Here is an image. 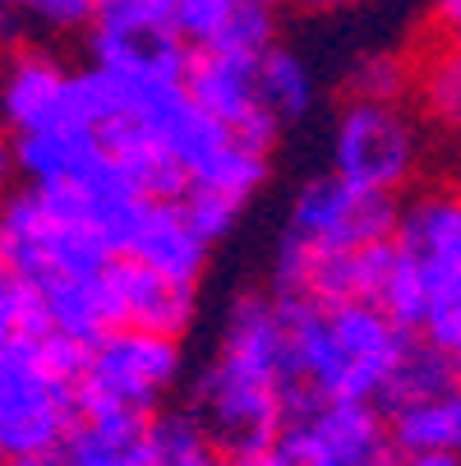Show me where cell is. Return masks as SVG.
I'll list each match as a JSON object with an SVG mask.
<instances>
[{"label":"cell","mask_w":461,"mask_h":466,"mask_svg":"<svg viewBox=\"0 0 461 466\" xmlns=\"http://www.w3.org/2000/svg\"><path fill=\"white\" fill-rule=\"evenodd\" d=\"M291 305L296 374L300 392L351 397V402H383L392 370L411 347V328H402L374 300H305Z\"/></svg>","instance_id":"1"},{"label":"cell","mask_w":461,"mask_h":466,"mask_svg":"<svg viewBox=\"0 0 461 466\" xmlns=\"http://www.w3.org/2000/svg\"><path fill=\"white\" fill-rule=\"evenodd\" d=\"M88 342L60 328H37L0 356V457H55L84 420Z\"/></svg>","instance_id":"2"},{"label":"cell","mask_w":461,"mask_h":466,"mask_svg":"<svg viewBox=\"0 0 461 466\" xmlns=\"http://www.w3.org/2000/svg\"><path fill=\"white\" fill-rule=\"evenodd\" d=\"M115 263V245L97 231L84 204L60 185H24L0 198V268L55 291L97 278Z\"/></svg>","instance_id":"3"},{"label":"cell","mask_w":461,"mask_h":466,"mask_svg":"<svg viewBox=\"0 0 461 466\" xmlns=\"http://www.w3.org/2000/svg\"><path fill=\"white\" fill-rule=\"evenodd\" d=\"M300 383L263 360L217 347L189 392V411L208 425L222 457H263L282 439Z\"/></svg>","instance_id":"4"},{"label":"cell","mask_w":461,"mask_h":466,"mask_svg":"<svg viewBox=\"0 0 461 466\" xmlns=\"http://www.w3.org/2000/svg\"><path fill=\"white\" fill-rule=\"evenodd\" d=\"M180 338L120 323L88 347L79 379L84 416H157V407L180 388Z\"/></svg>","instance_id":"5"},{"label":"cell","mask_w":461,"mask_h":466,"mask_svg":"<svg viewBox=\"0 0 461 466\" xmlns=\"http://www.w3.org/2000/svg\"><path fill=\"white\" fill-rule=\"evenodd\" d=\"M402 448L392 439L387 411L378 402L300 392L296 411L263 452V466H397Z\"/></svg>","instance_id":"6"},{"label":"cell","mask_w":461,"mask_h":466,"mask_svg":"<svg viewBox=\"0 0 461 466\" xmlns=\"http://www.w3.org/2000/svg\"><path fill=\"white\" fill-rule=\"evenodd\" d=\"M425 167V129L406 97H346L333 120V171L365 189L402 194Z\"/></svg>","instance_id":"7"},{"label":"cell","mask_w":461,"mask_h":466,"mask_svg":"<svg viewBox=\"0 0 461 466\" xmlns=\"http://www.w3.org/2000/svg\"><path fill=\"white\" fill-rule=\"evenodd\" d=\"M397 263V240H369L356 249H318L282 231L273 249V291L305 300H383Z\"/></svg>","instance_id":"8"},{"label":"cell","mask_w":461,"mask_h":466,"mask_svg":"<svg viewBox=\"0 0 461 466\" xmlns=\"http://www.w3.org/2000/svg\"><path fill=\"white\" fill-rule=\"evenodd\" d=\"M397 218H402L397 194L365 189V185L346 180L342 171H327L296 189L286 231L318 249H356L369 240H392Z\"/></svg>","instance_id":"9"},{"label":"cell","mask_w":461,"mask_h":466,"mask_svg":"<svg viewBox=\"0 0 461 466\" xmlns=\"http://www.w3.org/2000/svg\"><path fill=\"white\" fill-rule=\"evenodd\" d=\"M0 116L15 135L93 125L84 70H70L42 46H19L0 65Z\"/></svg>","instance_id":"10"},{"label":"cell","mask_w":461,"mask_h":466,"mask_svg":"<svg viewBox=\"0 0 461 466\" xmlns=\"http://www.w3.org/2000/svg\"><path fill=\"white\" fill-rule=\"evenodd\" d=\"M185 88L208 116H217L240 139H254L273 148L282 135V120L268 111L258 88V60L231 56V51H189L185 65Z\"/></svg>","instance_id":"11"},{"label":"cell","mask_w":461,"mask_h":466,"mask_svg":"<svg viewBox=\"0 0 461 466\" xmlns=\"http://www.w3.org/2000/svg\"><path fill=\"white\" fill-rule=\"evenodd\" d=\"M397 254L411 263L425 282V296L429 287L447 282L461 273V189H420L411 204H402V218H397Z\"/></svg>","instance_id":"12"},{"label":"cell","mask_w":461,"mask_h":466,"mask_svg":"<svg viewBox=\"0 0 461 466\" xmlns=\"http://www.w3.org/2000/svg\"><path fill=\"white\" fill-rule=\"evenodd\" d=\"M111 282H115L120 323L166 332V338H185L194 328V319H199V282L166 278L129 254H120L111 263Z\"/></svg>","instance_id":"13"},{"label":"cell","mask_w":461,"mask_h":466,"mask_svg":"<svg viewBox=\"0 0 461 466\" xmlns=\"http://www.w3.org/2000/svg\"><path fill=\"white\" fill-rule=\"evenodd\" d=\"M125 254L148 263V268L180 278V282H199L208 268L213 240L194 227V218L185 213L180 198H148L135 231L125 240Z\"/></svg>","instance_id":"14"},{"label":"cell","mask_w":461,"mask_h":466,"mask_svg":"<svg viewBox=\"0 0 461 466\" xmlns=\"http://www.w3.org/2000/svg\"><path fill=\"white\" fill-rule=\"evenodd\" d=\"M102 157H106V144L93 125L15 135V167L28 185H70L88 176Z\"/></svg>","instance_id":"15"},{"label":"cell","mask_w":461,"mask_h":466,"mask_svg":"<svg viewBox=\"0 0 461 466\" xmlns=\"http://www.w3.org/2000/svg\"><path fill=\"white\" fill-rule=\"evenodd\" d=\"M60 466H148V416H84L55 452Z\"/></svg>","instance_id":"16"},{"label":"cell","mask_w":461,"mask_h":466,"mask_svg":"<svg viewBox=\"0 0 461 466\" xmlns=\"http://www.w3.org/2000/svg\"><path fill=\"white\" fill-rule=\"evenodd\" d=\"M42 300H46V323L60 328V332H70V338H79V342H88V347L97 338H106L111 328H120L111 268L97 273V278H79V282H65L55 291H42Z\"/></svg>","instance_id":"17"},{"label":"cell","mask_w":461,"mask_h":466,"mask_svg":"<svg viewBox=\"0 0 461 466\" xmlns=\"http://www.w3.org/2000/svg\"><path fill=\"white\" fill-rule=\"evenodd\" d=\"M416 102L420 116L443 129V135H461V51L443 42L438 51H425L416 65Z\"/></svg>","instance_id":"18"},{"label":"cell","mask_w":461,"mask_h":466,"mask_svg":"<svg viewBox=\"0 0 461 466\" xmlns=\"http://www.w3.org/2000/svg\"><path fill=\"white\" fill-rule=\"evenodd\" d=\"M258 88H263V102H268V111L282 120V125H296L314 111V70L305 65L300 51L291 46H273L268 56H258Z\"/></svg>","instance_id":"19"},{"label":"cell","mask_w":461,"mask_h":466,"mask_svg":"<svg viewBox=\"0 0 461 466\" xmlns=\"http://www.w3.org/2000/svg\"><path fill=\"white\" fill-rule=\"evenodd\" d=\"M222 448L194 411L148 416V466H217Z\"/></svg>","instance_id":"20"},{"label":"cell","mask_w":461,"mask_h":466,"mask_svg":"<svg viewBox=\"0 0 461 466\" xmlns=\"http://www.w3.org/2000/svg\"><path fill=\"white\" fill-rule=\"evenodd\" d=\"M452 388H461L456 383V370H452V356L443 347H434L429 338H420V342L406 347L402 365L392 370L378 407L387 411V407H402V402H420V397H443Z\"/></svg>","instance_id":"21"},{"label":"cell","mask_w":461,"mask_h":466,"mask_svg":"<svg viewBox=\"0 0 461 466\" xmlns=\"http://www.w3.org/2000/svg\"><path fill=\"white\" fill-rule=\"evenodd\" d=\"M416 88V65L397 51H365L346 70L351 97H406Z\"/></svg>","instance_id":"22"},{"label":"cell","mask_w":461,"mask_h":466,"mask_svg":"<svg viewBox=\"0 0 461 466\" xmlns=\"http://www.w3.org/2000/svg\"><path fill=\"white\" fill-rule=\"evenodd\" d=\"M387 425L402 452H425V448H447V392L443 397H420V402L387 407Z\"/></svg>","instance_id":"23"},{"label":"cell","mask_w":461,"mask_h":466,"mask_svg":"<svg viewBox=\"0 0 461 466\" xmlns=\"http://www.w3.org/2000/svg\"><path fill=\"white\" fill-rule=\"evenodd\" d=\"M46 328V300L33 282L15 278L0 268V356H5L19 338Z\"/></svg>","instance_id":"24"},{"label":"cell","mask_w":461,"mask_h":466,"mask_svg":"<svg viewBox=\"0 0 461 466\" xmlns=\"http://www.w3.org/2000/svg\"><path fill=\"white\" fill-rule=\"evenodd\" d=\"M240 5L245 0H175L171 5V28L180 33V42L189 51H213L222 42V33L231 28Z\"/></svg>","instance_id":"25"},{"label":"cell","mask_w":461,"mask_h":466,"mask_svg":"<svg viewBox=\"0 0 461 466\" xmlns=\"http://www.w3.org/2000/svg\"><path fill=\"white\" fill-rule=\"evenodd\" d=\"M420 338H429L447 356L461 351V273L429 287V309H425V323H420Z\"/></svg>","instance_id":"26"},{"label":"cell","mask_w":461,"mask_h":466,"mask_svg":"<svg viewBox=\"0 0 461 466\" xmlns=\"http://www.w3.org/2000/svg\"><path fill=\"white\" fill-rule=\"evenodd\" d=\"M180 204H185V213L194 218V227H199L213 245H217V240H226V236L236 231L240 213H245L240 198L217 194V189H199V185H189V189L180 194Z\"/></svg>","instance_id":"27"},{"label":"cell","mask_w":461,"mask_h":466,"mask_svg":"<svg viewBox=\"0 0 461 466\" xmlns=\"http://www.w3.org/2000/svg\"><path fill=\"white\" fill-rule=\"evenodd\" d=\"M42 33H88L97 24V0H10Z\"/></svg>","instance_id":"28"},{"label":"cell","mask_w":461,"mask_h":466,"mask_svg":"<svg viewBox=\"0 0 461 466\" xmlns=\"http://www.w3.org/2000/svg\"><path fill=\"white\" fill-rule=\"evenodd\" d=\"M175 0H97V19H120V24H171Z\"/></svg>","instance_id":"29"},{"label":"cell","mask_w":461,"mask_h":466,"mask_svg":"<svg viewBox=\"0 0 461 466\" xmlns=\"http://www.w3.org/2000/svg\"><path fill=\"white\" fill-rule=\"evenodd\" d=\"M397 466H461L456 448H425V452H402Z\"/></svg>","instance_id":"30"},{"label":"cell","mask_w":461,"mask_h":466,"mask_svg":"<svg viewBox=\"0 0 461 466\" xmlns=\"http://www.w3.org/2000/svg\"><path fill=\"white\" fill-rule=\"evenodd\" d=\"M434 10H438V19H443L447 42L461 51V0H434Z\"/></svg>","instance_id":"31"},{"label":"cell","mask_w":461,"mask_h":466,"mask_svg":"<svg viewBox=\"0 0 461 466\" xmlns=\"http://www.w3.org/2000/svg\"><path fill=\"white\" fill-rule=\"evenodd\" d=\"M15 171H19L15 167V129L5 125V116H0V185H5Z\"/></svg>","instance_id":"32"},{"label":"cell","mask_w":461,"mask_h":466,"mask_svg":"<svg viewBox=\"0 0 461 466\" xmlns=\"http://www.w3.org/2000/svg\"><path fill=\"white\" fill-rule=\"evenodd\" d=\"M447 448L461 452V388L447 392Z\"/></svg>","instance_id":"33"},{"label":"cell","mask_w":461,"mask_h":466,"mask_svg":"<svg viewBox=\"0 0 461 466\" xmlns=\"http://www.w3.org/2000/svg\"><path fill=\"white\" fill-rule=\"evenodd\" d=\"M296 5H305V10H314V15H333V10L356 5V0H296Z\"/></svg>","instance_id":"34"},{"label":"cell","mask_w":461,"mask_h":466,"mask_svg":"<svg viewBox=\"0 0 461 466\" xmlns=\"http://www.w3.org/2000/svg\"><path fill=\"white\" fill-rule=\"evenodd\" d=\"M0 466H60L55 457H0Z\"/></svg>","instance_id":"35"},{"label":"cell","mask_w":461,"mask_h":466,"mask_svg":"<svg viewBox=\"0 0 461 466\" xmlns=\"http://www.w3.org/2000/svg\"><path fill=\"white\" fill-rule=\"evenodd\" d=\"M217 466H263V457H226V461H217Z\"/></svg>","instance_id":"36"},{"label":"cell","mask_w":461,"mask_h":466,"mask_svg":"<svg viewBox=\"0 0 461 466\" xmlns=\"http://www.w3.org/2000/svg\"><path fill=\"white\" fill-rule=\"evenodd\" d=\"M10 15H15V5H10V0H0V24H5Z\"/></svg>","instance_id":"37"},{"label":"cell","mask_w":461,"mask_h":466,"mask_svg":"<svg viewBox=\"0 0 461 466\" xmlns=\"http://www.w3.org/2000/svg\"><path fill=\"white\" fill-rule=\"evenodd\" d=\"M452 370H456V383H461V351H452Z\"/></svg>","instance_id":"38"},{"label":"cell","mask_w":461,"mask_h":466,"mask_svg":"<svg viewBox=\"0 0 461 466\" xmlns=\"http://www.w3.org/2000/svg\"><path fill=\"white\" fill-rule=\"evenodd\" d=\"M263 5H282V0H263Z\"/></svg>","instance_id":"39"},{"label":"cell","mask_w":461,"mask_h":466,"mask_svg":"<svg viewBox=\"0 0 461 466\" xmlns=\"http://www.w3.org/2000/svg\"><path fill=\"white\" fill-rule=\"evenodd\" d=\"M456 176H461V153H456Z\"/></svg>","instance_id":"40"}]
</instances>
